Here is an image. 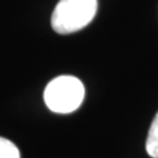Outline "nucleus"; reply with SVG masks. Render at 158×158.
Instances as JSON below:
<instances>
[{
	"label": "nucleus",
	"instance_id": "nucleus-2",
	"mask_svg": "<svg viewBox=\"0 0 158 158\" xmlns=\"http://www.w3.org/2000/svg\"><path fill=\"white\" fill-rule=\"evenodd\" d=\"M85 87L78 78L61 75L49 83L44 92L48 108L56 113H71L81 107Z\"/></svg>",
	"mask_w": 158,
	"mask_h": 158
},
{
	"label": "nucleus",
	"instance_id": "nucleus-4",
	"mask_svg": "<svg viewBox=\"0 0 158 158\" xmlns=\"http://www.w3.org/2000/svg\"><path fill=\"white\" fill-rule=\"evenodd\" d=\"M0 158H20L17 146L3 137H0Z\"/></svg>",
	"mask_w": 158,
	"mask_h": 158
},
{
	"label": "nucleus",
	"instance_id": "nucleus-1",
	"mask_svg": "<svg viewBox=\"0 0 158 158\" xmlns=\"http://www.w3.org/2000/svg\"><path fill=\"white\" fill-rule=\"evenodd\" d=\"M98 11V0H59L52 15V28L59 34L78 32L90 24Z\"/></svg>",
	"mask_w": 158,
	"mask_h": 158
},
{
	"label": "nucleus",
	"instance_id": "nucleus-3",
	"mask_svg": "<svg viewBox=\"0 0 158 158\" xmlns=\"http://www.w3.org/2000/svg\"><path fill=\"white\" fill-rule=\"evenodd\" d=\"M146 152L152 158H158V112L153 120L146 138Z\"/></svg>",
	"mask_w": 158,
	"mask_h": 158
}]
</instances>
